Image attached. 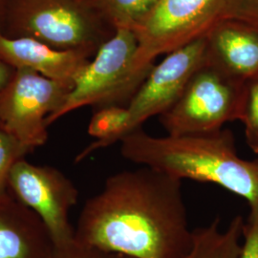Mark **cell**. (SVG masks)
<instances>
[{"instance_id":"6","label":"cell","mask_w":258,"mask_h":258,"mask_svg":"<svg viewBox=\"0 0 258 258\" xmlns=\"http://www.w3.org/2000/svg\"><path fill=\"white\" fill-rule=\"evenodd\" d=\"M227 0H159L133 32L138 40L135 63L151 70L160 55L206 37L223 19Z\"/></svg>"},{"instance_id":"12","label":"cell","mask_w":258,"mask_h":258,"mask_svg":"<svg viewBox=\"0 0 258 258\" xmlns=\"http://www.w3.org/2000/svg\"><path fill=\"white\" fill-rule=\"evenodd\" d=\"M47 236L36 212L12 191L0 195V258H39V240Z\"/></svg>"},{"instance_id":"15","label":"cell","mask_w":258,"mask_h":258,"mask_svg":"<svg viewBox=\"0 0 258 258\" xmlns=\"http://www.w3.org/2000/svg\"><path fill=\"white\" fill-rule=\"evenodd\" d=\"M112 29H133L156 6L159 0H89Z\"/></svg>"},{"instance_id":"9","label":"cell","mask_w":258,"mask_h":258,"mask_svg":"<svg viewBox=\"0 0 258 258\" xmlns=\"http://www.w3.org/2000/svg\"><path fill=\"white\" fill-rule=\"evenodd\" d=\"M207 62V38L176 49L154 65L144 83L127 105L126 136L154 116H161L180 98L199 68Z\"/></svg>"},{"instance_id":"16","label":"cell","mask_w":258,"mask_h":258,"mask_svg":"<svg viewBox=\"0 0 258 258\" xmlns=\"http://www.w3.org/2000/svg\"><path fill=\"white\" fill-rule=\"evenodd\" d=\"M240 121L249 149L258 154V77L245 83Z\"/></svg>"},{"instance_id":"20","label":"cell","mask_w":258,"mask_h":258,"mask_svg":"<svg viewBox=\"0 0 258 258\" xmlns=\"http://www.w3.org/2000/svg\"><path fill=\"white\" fill-rule=\"evenodd\" d=\"M55 249L56 250L55 258H112L113 256L111 253L84 246L76 239L62 247H55Z\"/></svg>"},{"instance_id":"1","label":"cell","mask_w":258,"mask_h":258,"mask_svg":"<svg viewBox=\"0 0 258 258\" xmlns=\"http://www.w3.org/2000/svg\"><path fill=\"white\" fill-rule=\"evenodd\" d=\"M75 239L131 258L182 257L192 240L182 180L148 166L108 177L84 204Z\"/></svg>"},{"instance_id":"19","label":"cell","mask_w":258,"mask_h":258,"mask_svg":"<svg viewBox=\"0 0 258 258\" xmlns=\"http://www.w3.org/2000/svg\"><path fill=\"white\" fill-rule=\"evenodd\" d=\"M239 258H258V207L249 209L248 219L244 223Z\"/></svg>"},{"instance_id":"22","label":"cell","mask_w":258,"mask_h":258,"mask_svg":"<svg viewBox=\"0 0 258 258\" xmlns=\"http://www.w3.org/2000/svg\"><path fill=\"white\" fill-rule=\"evenodd\" d=\"M6 3H7V0H0V32L2 30V25H3V19H4V13H5Z\"/></svg>"},{"instance_id":"10","label":"cell","mask_w":258,"mask_h":258,"mask_svg":"<svg viewBox=\"0 0 258 258\" xmlns=\"http://www.w3.org/2000/svg\"><path fill=\"white\" fill-rule=\"evenodd\" d=\"M92 55L78 50H60L30 37L0 34V59L14 69H30L48 79L73 87L75 80Z\"/></svg>"},{"instance_id":"4","label":"cell","mask_w":258,"mask_h":258,"mask_svg":"<svg viewBox=\"0 0 258 258\" xmlns=\"http://www.w3.org/2000/svg\"><path fill=\"white\" fill-rule=\"evenodd\" d=\"M137 50L134 32L117 30L77 77L64 104L47 118V125L84 106H127L151 71L136 65Z\"/></svg>"},{"instance_id":"13","label":"cell","mask_w":258,"mask_h":258,"mask_svg":"<svg viewBox=\"0 0 258 258\" xmlns=\"http://www.w3.org/2000/svg\"><path fill=\"white\" fill-rule=\"evenodd\" d=\"M245 220L235 216L221 231L219 219L192 231L191 246L181 258H239Z\"/></svg>"},{"instance_id":"7","label":"cell","mask_w":258,"mask_h":258,"mask_svg":"<svg viewBox=\"0 0 258 258\" xmlns=\"http://www.w3.org/2000/svg\"><path fill=\"white\" fill-rule=\"evenodd\" d=\"M72 88L33 70L15 69L0 91L2 128L31 151L43 146L47 118L61 108Z\"/></svg>"},{"instance_id":"23","label":"cell","mask_w":258,"mask_h":258,"mask_svg":"<svg viewBox=\"0 0 258 258\" xmlns=\"http://www.w3.org/2000/svg\"><path fill=\"white\" fill-rule=\"evenodd\" d=\"M112 258H131L128 256H124V255H119V254H113Z\"/></svg>"},{"instance_id":"18","label":"cell","mask_w":258,"mask_h":258,"mask_svg":"<svg viewBox=\"0 0 258 258\" xmlns=\"http://www.w3.org/2000/svg\"><path fill=\"white\" fill-rule=\"evenodd\" d=\"M223 19H234L258 31V0H227Z\"/></svg>"},{"instance_id":"3","label":"cell","mask_w":258,"mask_h":258,"mask_svg":"<svg viewBox=\"0 0 258 258\" xmlns=\"http://www.w3.org/2000/svg\"><path fill=\"white\" fill-rule=\"evenodd\" d=\"M115 32L89 0H7L0 34L94 56Z\"/></svg>"},{"instance_id":"8","label":"cell","mask_w":258,"mask_h":258,"mask_svg":"<svg viewBox=\"0 0 258 258\" xmlns=\"http://www.w3.org/2000/svg\"><path fill=\"white\" fill-rule=\"evenodd\" d=\"M9 189L40 217L55 247L75 239L69 213L77 204L79 191L62 172L22 159L10 172Z\"/></svg>"},{"instance_id":"5","label":"cell","mask_w":258,"mask_h":258,"mask_svg":"<svg viewBox=\"0 0 258 258\" xmlns=\"http://www.w3.org/2000/svg\"><path fill=\"white\" fill-rule=\"evenodd\" d=\"M245 83L207 62L198 69L177 102L160 117L167 135L218 131L239 120Z\"/></svg>"},{"instance_id":"2","label":"cell","mask_w":258,"mask_h":258,"mask_svg":"<svg viewBox=\"0 0 258 258\" xmlns=\"http://www.w3.org/2000/svg\"><path fill=\"white\" fill-rule=\"evenodd\" d=\"M120 153L133 164L176 179L220 185L258 207V159L238 156L230 129L155 137L140 128L120 142Z\"/></svg>"},{"instance_id":"17","label":"cell","mask_w":258,"mask_h":258,"mask_svg":"<svg viewBox=\"0 0 258 258\" xmlns=\"http://www.w3.org/2000/svg\"><path fill=\"white\" fill-rule=\"evenodd\" d=\"M29 152V148L0 128V195L9 190V175L13 166Z\"/></svg>"},{"instance_id":"11","label":"cell","mask_w":258,"mask_h":258,"mask_svg":"<svg viewBox=\"0 0 258 258\" xmlns=\"http://www.w3.org/2000/svg\"><path fill=\"white\" fill-rule=\"evenodd\" d=\"M206 38L211 63L241 83L257 78V30L234 19H222Z\"/></svg>"},{"instance_id":"14","label":"cell","mask_w":258,"mask_h":258,"mask_svg":"<svg viewBox=\"0 0 258 258\" xmlns=\"http://www.w3.org/2000/svg\"><path fill=\"white\" fill-rule=\"evenodd\" d=\"M128 121L127 106L108 105L99 107L88 125V134L96 140L83 149L75 162L80 163L94 151L120 142L126 136Z\"/></svg>"},{"instance_id":"21","label":"cell","mask_w":258,"mask_h":258,"mask_svg":"<svg viewBox=\"0 0 258 258\" xmlns=\"http://www.w3.org/2000/svg\"><path fill=\"white\" fill-rule=\"evenodd\" d=\"M14 71H15V69L13 67H11L10 65L5 63L4 61H2L0 59V91L9 82ZM0 128L3 129L1 123H0Z\"/></svg>"}]
</instances>
